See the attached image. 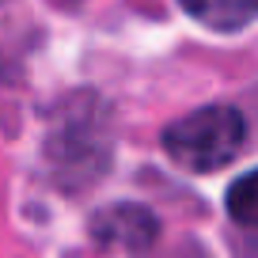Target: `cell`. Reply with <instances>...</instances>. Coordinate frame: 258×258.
I'll return each instance as SVG.
<instances>
[{"label": "cell", "mask_w": 258, "mask_h": 258, "mask_svg": "<svg viewBox=\"0 0 258 258\" xmlns=\"http://www.w3.org/2000/svg\"><path fill=\"white\" fill-rule=\"evenodd\" d=\"M247 145V118L235 106H202L163 129L167 156L186 171H220Z\"/></svg>", "instance_id": "cell-1"}, {"label": "cell", "mask_w": 258, "mask_h": 258, "mask_svg": "<svg viewBox=\"0 0 258 258\" xmlns=\"http://www.w3.org/2000/svg\"><path fill=\"white\" fill-rule=\"evenodd\" d=\"M91 235H95L99 247L106 250H129V254H141L156 243L160 224L145 205H110V209H99L91 220Z\"/></svg>", "instance_id": "cell-2"}, {"label": "cell", "mask_w": 258, "mask_h": 258, "mask_svg": "<svg viewBox=\"0 0 258 258\" xmlns=\"http://www.w3.org/2000/svg\"><path fill=\"white\" fill-rule=\"evenodd\" d=\"M178 4L213 31H243L258 12V0H178Z\"/></svg>", "instance_id": "cell-3"}, {"label": "cell", "mask_w": 258, "mask_h": 258, "mask_svg": "<svg viewBox=\"0 0 258 258\" xmlns=\"http://www.w3.org/2000/svg\"><path fill=\"white\" fill-rule=\"evenodd\" d=\"M228 213L235 217V224L250 228L258 220V190H254V175H243L239 182L228 190Z\"/></svg>", "instance_id": "cell-4"}, {"label": "cell", "mask_w": 258, "mask_h": 258, "mask_svg": "<svg viewBox=\"0 0 258 258\" xmlns=\"http://www.w3.org/2000/svg\"><path fill=\"white\" fill-rule=\"evenodd\" d=\"M4 69H8V64H4V61H0V80H4Z\"/></svg>", "instance_id": "cell-5"}]
</instances>
